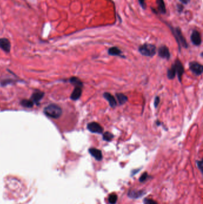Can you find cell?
<instances>
[{
  "label": "cell",
  "mask_w": 203,
  "mask_h": 204,
  "mask_svg": "<svg viewBox=\"0 0 203 204\" xmlns=\"http://www.w3.org/2000/svg\"><path fill=\"white\" fill-rule=\"evenodd\" d=\"M116 96L120 105L125 104V103H126L128 100L127 97L122 93H117L116 94Z\"/></svg>",
  "instance_id": "obj_17"
},
{
  "label": "cell",
  "mask_w": 203,
  "mask_h": 204,
  "mask_svg": "<svg viewBox=\"0 0 203 204\" xmlns=\"http://www.w3.org/2000/svg\"><path fill=\"white\" fill-rule=\"evenodd\" d=\"M191 0H180V1L182 2L183 4H187L188 3H189L190 2Z\"/></svg>",
  "instance_id": "obj_28"
},
{
  "label": "cell",
  "mask_w": 203,
  "mask_h": 204,
  "mask_svg": "<svg viewBox=\"0 0 203 204\" xmlns=\"http://www.w3.org/2000/svg\"><path fill=\"white\" fill-rule=\"evenodd\" d=\"M104 98L108 102L110 106L112 107H115L117 106V101L114 97L109 92H106L103 94Z\"/></svg>",
  "instance_id": "obj_11"
},
{
  "label": "cell",
  "mask_w": 203,
  "mask_h": 204,
  "mask_svg": "<svg viewBox=\"0 0 203 204\" xmlns=\"http://www.w3.org/2000/svg\"><path fill=\"white\" fill-rule=\"evenodd\" d=\"M69 82L71 83L72 84L73 86H75V87H83L84 84H83V82L77 77H72L69 79Z\"/></svg>",
  "instance_id": "obj_15"
},
{
  "label": "cell",
  "mask_w": 203,
  "mask_h": 204,
  "mask_svg": "<svg viewBox=\"0 0 203 204\" xmlns=\"http://www.w3.org/2000/svg\"><path fill=\"white\" fill-rule=\"evenodd\" d=\"M44 113L49 118L57 119L61 116L63 111L59 105L56 104H50L44 109Z\"/></svg>",
  "instance_id": "obj_1"
},
{
  "label": "cell",
  "mask_w": 203,
  "mask_h": 204,
  "mask_svg": "<svg viewBox=\"0 0 203 204\" xmlns=\"http://www.w3.org/2000/svg\"><path fill=\"white\" fill-rule=\"evenodd\" d=\"M144 204H158L157 203V202L154 201L153 199H145L144 200Z\"/></svg>",
  "instance_id": "obj_23"
},
{
  "label": "cell",
  "mask_w": 203,
  "mask_h": 204,
  "mask_svg": "<svg viewBox=\"0 0 203 204\" xmlns=\"http://www.w3.org/2000/svg\"><path fill=\"white\" fill-rule=\"evenodd\" d=\"M173 66L175 68V70H176V72L177 75H178L179 81L180 82H181L182 77L183 73H184V68L182 65V64L179 60L177 59V60H176L174 63L173 64Z\"/></svg>",
  "instance_id": "obj_6"
},
{
  "label": "cell",
  "mask_w": 203,
  "mask_h": 204,
  "mask_svg": "<svg viewBox=\"0 0 203 204\" xmlns=\"http://www.w3.org/2000/svg\"><path fill=\"white\" fill-rule=\"evenodd\" d=\"M108 53L110 55H114V56L122 57V51L116 47H113L110 48L108 50Z\"/></svg>",
  "instance_id": "obj_14"
},
{
  "label": "cell",
  "mask_w": 203,
  "mask_h": 204,
  "mask_svg": "<svg viewBox=\"0 0 203 204\" xmlns=\"http://www.w3.org/2000/svg\"><path fill=\"white\" fill-rule=\"evenodd\" d=\"M140 53L145 56L153 57L155 54V46L150 44H144L139 47Z\"/></svg>",
  "instance_id": "obj_2"
},
{
  "label": "cell",
  "mask_w": 203,
  "mask_h": 204,
  "mask_svg": "<svg viewBox=\"0 0 203 204\" xmlns=\"http://www.w3.org/2000/svg\"><path fill=\"white\" fill-rule=\"evenodd\" d=\"M160 97L159 96H157L155 99H154V107H157L158 106V105H159L160 103Z\"/></svg>",
  "instance_id": "obj_24"
},
{
  "label": "cell",
  "mask_w": 203,
  "mask_h": 204,
  "mask_svg": "<svg viewBox=\"0 0 203 204\" xmlns=\"http://www.w3.org/2000/svg\"><path fill=\"white\" fill-rule=\"evenodd\" d=\"M139 2H140V4L141 6L144 9H145V8H146V4H145V0H139Z\"/></svg>",
  "instance_id": "obj_26"
},
{
  "label": "cell",
  "mask_w": 203,
  "mask_h": 204,
  "mask_svg": "<svg viewBox=\"0 0 203 204\" xmlns=\"http://www.w3.org/2000/svg\"><path fill=\"white\" fill-rule=\"evenodd\" d=\"M148 177V174L146 173H144L142 175H141V177L140 178V181L141 182H142L144 181H145Z\"/></svg>",
  "instance_id": "obj_25"
},
{
  "label": "cell",
  "mask_w": 203,
  "mask_h": 204,
  "mask_svg": "<svg viewBox=\"0 0 203 204\" xmlns=\"http://www.w3.org/2000/svg\"><path fill=\"white\" fill-rule=\"evenodd\" d=\"M0 49L4 52L8 53L11 50V42L6 38H0Z\"/></svg>",
  "instance_id": "obj_8"
},
{
  "label": "cell",
  "mask_w": 203,
  "mask_h": 204,
  "mask_svg": "<svg viewBox=\"0 0 203 204\" xmlns=\"http://www.w3.org/2000/svg\"><path fill=\"white\" fill-rule=\"evenodd\" d=\"M158 53H159V56L163 59L169 60L170 58V53L169 50L165 45L161 46V47L159 48Z\"/></svg>",
  "instance_id": "obj_9"
},
{
  "label": "cell",
  "mask_w": 203,
  "mask_h": 204,
  "mask_svg": "<svg viewBox=\"0 0 203 204\" xmlns=\"http://www.w3.org/2000/svg\"><path fill=\"white\" fill-rule=\"evenodd\" d=\"M88 151L89 153L94 157H95V160L97 161H101L103 159L102 152H101L100 150L97 149L96 148H90Z\"/></svg>",
  "instance_id": "obj_12"
},
{
  "label": "cell",
  "mask_w": 203,
  "mask_h": 204,
  "mask_svg": "<svg viewBox=\"0 0 203 204\" xmlns=\"http://www.w3.org/2000/svg\"><path fill=\"white\" fill-rule=\"evenodd\" d=\"M82 87H75L74 88L73 92H72V94L70 95V99L73 100H78L81 95L82 92Z\"/></svg>",
  "instance_id": "obj_13"
},
{
  "label": "cell",
  "mask_w": 203,
  "mask_h": 204,
  "mask_svg": "<svg viewBox=\"0 0 203 204\" xmlns=\"http://www.w3.org/2000/svg\"><path fill=\"white\" fill-rule=\"evenodd\" d=\"M197 164H198V166H199V168L200 169L201 171H202V161H197Z\"/></svg>",
  "instance_id": "obj_27"
},
{
  "label": "cell",
  "mask_w": 203,
  "mask_h": 204,
  "mask_svg": "<svg viewBox=\"0 0 203 204\" xmlns=\"http://www.w3.org/2000/svg\"><path fill=\"white\" fill-rule=\"evenodd\" d=\"M189 66L190 70L193 74L197 76L201 75L203 71V67L200 63L196 62H192L189 63Z\"/></svg>",
  "instance_id": "obj_4"
},
{
  "label": "cell",
  "mask_w": 203,
  "mask_h": 204,
  "mask_svg": "<svg viewBox=\"0 0 203 204\" xmlns=\"http://www.w3.org/2000/svg\"><path fill=\"white\" fill-rule=\"evenodd\" d=\"M143 192L142 191H130L128 193V196L132 198H138L142 195Z\"/></svg>",
  "instance_id": "obj_19"
},
{
  "label": "cell",
  "mask_w": 203,
  "mask_h": 204,
  "mask_svg": "<svg viewBox=\"0 0 203 204\" xmlns=\"http://www.w3.org/2000/svg\"><path fill=\"white\" fill-rule=\"evenodd\" d=\"M44 96V92L40 91V90H36L33 92V94L31 96V100L33 101V103L36 104V105H38L40 101L42 99V98Z\"/></svg>",
  "instance_id": "obj_7"
},
{
  "label": "cell",
  "mask_w": 203,
  "mask_h": 204,
  "mask_svg": "<svg viewBox=\"0 0 203 204\" xmlns=\"http://www.w3.org/2000/svg\"><path fill=\"white\" fill-rule=\"evenodd\" d=\"M114 136L112 133H111L110 132H105L103 134V140L107 142H110L111 140H112Z\"/></svg>",
  "instance_id": "obj_21"
},
{
  "label": "cell",
  "mask_w": 203,
  "mask_h": 204,
  "mask_svg": "<svg viewBox=\"0 0 203 204\" xmlns=\"http://www.w3.org/2000/svg\"><path fill=\"white\" fill-rule=\"evenodd\" d=\"M20 105L26 108H32L34 106V103L31 99H23L20 101Z\"/></svg>",
  "instance_id": "obj_16"
},
{
  "label": "cell",
  "mask_w": 203,
  "mask_h": 204,
  "mask_svg": "<svg viewBox=\"0 0 203 204\" xmlns=\"http://www.w3.org/2000/svg\"><path fill=\"white\" fill-rule=\"evenodd\" d=\"M117 196L116 194H111L108 197V201L111 204H115L117 202Z\"/></svg>",
  "instance_id": "obj_22"
},
{
  "label": "cell",
  "mask_w": 203,
  "mask_h": 204,
  "mask_svg": "<svg viewBox=\"0 0 203 204\" xmlns=\"http://www.w3.org/2000/svg\"><path fill=\"white\" fill-rule=\"evenodd\" d=\"M191 40L193 44L195 45H200L201 43V37L200 32L196 30H194L191 36Z\"/></svg>",
  "instance_id": "obj_10"
},
{
  "label": "cell",
  "mask_w": 203,
  "mask_h": 204,
  "mask_svg": "<svg viewBox=\"0 0 203 204\" xmlns=\"http://www.w3.org/2000/svg\"><path fill=\"white\" fill-rule=\"evenodd\" d=\"M176 75V70H175V68H174L173 64V65L171 67V68L169 69L168 70V77L170 79H173L174 78Z\"/></svg>",
  "instance_id": "obj_20"
},
{
  "label": "cell",
  "mask_w": 203,
  "mask_h": 204,
  "mask_svg": "<svg viewBox=\"0 0 203 204\" xmlns=\"http://www.w3.org/2000/svg\"><path fill=\"white\" fill-rule=\"evenodd\" d=\"M87 128L88 130L93 133L101 134L103 133L104 129L98 123L95 122H92L88 124Z\"/></svg>",
  "instance_id": "obj_5"
},
{
  "label": "cell",
  "mask_w": 203,
  "mask_h": 204,
  "mask_svg": "<svg viewBox=\"0 0 203 204\" xmlns=\"http://www.w3.org/2000/svg\"><path fill=\"white\" fill-rule=\"evenodd\" d=\"M172 31H173V33L175 36V38H176V40L178 41L179 46L181 45L183 46V47L187 48L188 47L187 42L186 40L185 39L184 36H183V35L181 32V31L179 28V27H177L176 29H173Z\"/></svg>",
  "instance_id": "obj_3"
},
{
  "label": "cell",
  "mask_w": 203,
  "mask_h": 204,
  "mask_svg": "<svg viewBox=\"0 0 203 204\" xmlns=\"http://www.w3.org/2000/svg\"><path fill=\"white\" fill-rule=\"evenodd\" d=\"M157 4L159 12L162 14H166V9L164 0H157Z\"/></svg>",
  "instance_id": "obj_18"
}]
</instances>
